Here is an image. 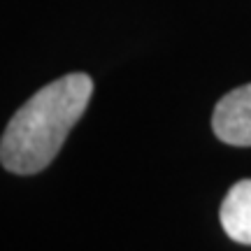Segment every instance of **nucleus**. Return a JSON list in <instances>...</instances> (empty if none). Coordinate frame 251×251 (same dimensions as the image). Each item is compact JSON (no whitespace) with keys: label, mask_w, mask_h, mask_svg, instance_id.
<instances>
[{"label":"nucleus","mask_w":251,"mask_h":251,"mask_svg":"<svg viewBox=\"0 0 251 251\" xmlns=\"http://www.w3.org/2000/svg\"><path fill=\"white\" fill-rule=\"evenodd\" d=\"M93 79L70 72L47 84L9 119L0 140V163L14 175L42 172L89 107Z\"/></svg>","instance_id":"nucleus-1"},{"label":"nucleus","mask_w":251,"mask_h":251,"mask_svg":"<svg viewBox=\"0 0 251 251\" xmlns=\"http://www.w3.org/2000/svg\"><path fill=\"white\" fill-rule=\"evenodd\" d=\"M212 130L226 144L251 147V84L233 89L216 102Z\"/></svg>","instance_id":"nucleus-2"},{"label":"nucleus","mask_w":251,"mask_h":251,"mask_svg":"<svg viewBox=\"0 0 251 251\" xmlns=\"http://www.w3.org/2000/svg\"><path fill=\"white\" fill-rule=\"evenodd\" d=\"M219 216L230 240L251 247V179L237 181L226 193Z\"/></svg>","instance_id":"nucleus-3"}]
</instances>
